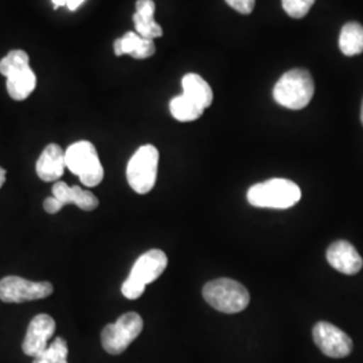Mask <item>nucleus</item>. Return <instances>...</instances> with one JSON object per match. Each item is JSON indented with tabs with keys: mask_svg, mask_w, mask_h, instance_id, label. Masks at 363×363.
I'll return each mask as SVG.
<instances>
[{
	"mask_svg": "<svg viewBox=\"0 0 363 363\" xmlns=\"http://www.w3.org/2000/svg\"><path fill=\"white\" fill-rule=\"evenodd\" d=\"M167 264L169 259L163 250L151 249L136 259L130 276L147 286L163 274L167 268Z\"/></svg>",
	"mask_w": 363,
	"mask_h": 363,
	"instance_id": "9d476101",
	"label": "nucleus"
},
{
	"mask_svg": "<svg viewBox=\"0 0 363 363\" xmlns=\"http://www.w3.org/2000/svg\"><path fill=\"white\" fill-rule=\"evenodd\" d=\"M115 54L117 57L128 54L135 60H145L155 54V43L152 39L140 37L136 31H128L124 37L115 40Z\"/></svg>",
	"mask_w": 363,
	"mask_h": 363,
	"instance_id": "4468645a",
	"label": "nucleus"
},
{
	"mask_svg": "<svg viewBox=\"0 0 363 363\" xmlns=\"http://www.w3.org/2000/svg\"><path fill=\"white\" fill-rule=\"evenodd\" d=\"M312 337L316 346L330 358H345L352 350L351 337L328 322H319L312 330Z\"/></svg>",
	"mask_w": 363,
	"mask_h": 363,
	"instance_id": "6e6552de",
	"label": "nucleus"
},
{
	"mask_svg": "<svg viewBox=\"0 0 363 363\" xmlns=\"http://www.w3.org/2000/svg\"><path fill=\"white\" fill-rule=\"evenodd\" d=\"M327 261L337 269V272L345 274H357L362 269L363 259L358 250L351 245L349 241L340 240L331 244L327 249Z\"/></svg>",
	"mask_w": 363,
	"mask_h": 363,
	"instance_id": "9b49d317",
	"label": "nucleus"
},
{
	"mask_svg": "<svg viewBox=\"0 0 363 363\" xmlns=\"http://www.w3.org/2000/svg\"><path fill=\"white\" fill-rule=\"evenodd\" d=\"M339 49L347 57L363 52V26L357 22L346 23L339 35Z\"/></svg>",
	"mask_w": 363,
	"mask_h": 363,
	"instance_id": "a211bd4d",
	"label": "nucleus"
},
{
	"mask_svg": "<svg viewBox=\"0 0 363 363\" xmlns=\"http://www.w3.org/2000/svg\"><path fill=\"white\" fill-rule=\"evenodd\" d=\"M144 289H145V286L130 276H128V279L121 286V292H123L124 298H130V300L140 298L144 294Z\"/></svg>",
	"mask_w": 363,
	"mask_h": 363,
	"instance_id": "5701e85b",
	"label": "nucleus"
},
{
	"mask_svg": "<svg viewBox=\"0 0 363 363\" xmlns=\"http://www.w3.org/2000/svg\"><path fill=\"white\" fill-rule=\"evenodd\" d=\"M65 169V152L58 144H49L42 151L35 166L37 175L45 182H58Z\"/></svg>",
	"mask_w": 363,
	"mask_h": 363,
	"instance_id": "f8f14e48",
	"label": "nucleus"
},
{
	"mask_svg": "<svg viewBox=\"0 0 363 363\" xmlns=\"http://www.w3.org/2000/svg\"><path fill=\"white\" fill-rule=\"evenodd\" d=\"M237 13L249 15L255 9L256 0H225Z\"/></svg>",
	"mask_w": 363,
	"mask_h": 363,
	"instance_id": "b1692460",
	"label": "nucleus"
},
{
	"mask_svg": "<svg viewBox=\"0 0 363 363\" xmlns=\"http://www.w3.org/2000/svg\"><path fill=\"white\" fill-rule=\"evenodd\" d=\"M35 85H37V77L30 66L9 76L6 82L9 94L16 101L26 100L35 89Z\"/></svg>",
	"mask_w": 363,
	"mask_h": 363,
	"instance_id": "dca6fc26",
	"label": "nucleus"
},
{
	"mask_svg": "<svg viewBox=\"0 0 363 363\" xmlns=\"http://www.w3.org/2000/svg\"><path fill=\"white\" fill-rule=\"evenodd\" d=\"M6 169H3V167H0V189L3 187V184H4V182H6Z\"/></svg>",
	"mask_w": 363,
	"mask_h": 363,
	"instance_id": "bb28decb",
	"label": "nucleus"
},
{
	"mask_svg": "<svg viewBox=\"0 0 363 363\" xmlns=\"http://www.w3.org/2000/svg\"><path fill=\"white\" fill-rule=\"evenodd\" d=\"M183 94L194 100L195 103L201 105L203 109L208 108L213 103V91L208 82L199 74L189 73L182 78Z\"/></svg>",
	"mask_w": 363,
	"mask_h": 363,
	"instance_id": "f3484780",
	"label": "nucleus"
},
{
	"mask_svg": "<svg viewBox=\"0 0 363 363\" xmlns=\"http://www.w3.org/2000/svg\"><path fill=\"white\" fill-rule=\"evenodd\" d=\"M52 196H55L64 206L74 203L85 211H91L99 206V199L93 193L81 189L79 186H69L65 182H55L52 184Z\"/></svg>",
	"mask_w": 363,
	"mask_h": 363,
	"instance_id": "ddd939ff",
	"label": "nucleus"
},
{
	"mask_svg": "<svg viewBox=\"0 0 363 363\" xmlns=\"http://www.w3.org/2000/svg\"><path fill=\"white\" fill-rule=\"evenodd\" d=\"M55 333V322L50 315L39 313L28 325L22 349L28 357L37 358L49 347V340Z\"/></svg>",
	"mask_w": 363,
	"mask_h": 363,
	"instance_id": "1a4fd4ad",
	"label": "nucleus"
},
{
	"mask_svg": "<svg viewBox=\"0 0 363 363\" xmlns=\"http://www.w3.org/2000/svg\"><path fill=\"white\" fill-rule=\"evenodd\" d=\"M143 331V319L136 312L121 315L115 323L105 325L101 343L106 352L118 355L128 349L130 343Z\"/></svg>",
	"mask_w": 363,
	"mask_h": 363,
	"instance_id": "423d86ee",
	"label": "nucleus"
},
{
	"mask_svg": "<svg viewBox=\"0 0 363 363\" xmlns=\"http://www.w3.org/2000/svg\"><path fill=\"white\" fill-rule=\"evenodd\" d=\"M69 349L65 339L55 337L52 345L34 359V363H67Z\"/></svg>",
	"mask_w": 363,
	"mask_h": 363,
	"instance_id": "aec40b11",
	"label": "nucleus"
},
{
	"mask_svg": "<svg viewBox=\"0 0 363 363\" xmlns=\"http://www.w3.org/2000/svg\"><path fill=\"white\" fill-rule=\"evenodd\" d=\"M361 121H362V124H363V103H362V109H361Z\"/></svg>",
	"mask_w": 363,
	"mask_h": 363,
	"instance_id": "cd10ccee",
	"label": "nucleus"
},
{
	"mask_svg": "<svg viewBox=\"0 0 363 363\" xmlns=\"http://www.w3.org/2000/svg\"><path fill=\"white\" fill-rule=\"evenodd\" d=\"M159 152L156 147L147 144L140 147L130 157L127 166V179L132 190L138 194L150 193L156 183Z\"/></svg>",
	"mask_w": 363,
	"mask_h": 363,
	"instance_id": "39448f33",
	"label": "nucleus"
},
{
	"mask_svg": "<svg viewBox=\"0 0 363 363\" xmlns=\"http://www.w3.org/2000/svg\"><path fill=\"white\" fill-rule=\"evenodd\" d=\"M155 3L154 0H138L136 13H133V23L136 33L145 39L159 38L163 35V30L155 22Z\"/></svg>",
	"mask_w": 363,
	"mask_h": 363,
	"instance_id": "2eb2a0df",
	"label": "nucleus"
},
{
	"mask_svg": "<svg viewBox=\"0 0 363 363\" xmlns=\"http://www.w3.org/2000/svg\"><path fill=\"white\" fill-rule=\"evenodd\" d=\"M315 84L306 69H292L283 74L273 88L274 101L284 108L298 111L311 103Z\"/></svg>",
	"mask_w": 363,
	"mask_h": 363,
	"instance_id": "f03ea898",
	"label": "nucleus"
},
{
	"mask_svg": "<svg viewBox=\"0 0 363 363\" xmlns=\"http://www.w3.org/2000/svg\"><path fill=\"white\" fill-rule=\"evenodd\" d=\"M203 298L223 313L244 311L249 306L250 295L245 286L232 279H217L203 286Z\"/></svg>",
	"mask_w": 363,
	"mask_h": 363,
	"instance_id": "20e7f679",
	"label": "nucleus"
},
{
	"mask_svg": "<svg viewBox=\"0 0 363 363\" xmlns=\"http://www.w3.org/2000/svg\"><path fill=\"white\" fill-rule=\"evenodd\" d=\"M54 286L49 281H30L19 276H7L0 280V298L4 303H25L49 298Z\"/></svg>",
	"mask_w": 363,
	"mask_h": 363,
	"instance_id": "0eeeda50",
	"label": "nucleus"
},
{
	"mask_svg": "<svg viewBox=\"0 0 363 363\" xmlns=\"http://www.w3.org/2000/svg\"><path fill=\"white\" fill-rule=\"evenodd\" d=\"M66 167L86 187H96L104 179V169L96 147L86 140L72 144L65 151Z\"/></svg>",
	"mask_w": 363,
	"mask_h": 363,
	"instance_id": "7ed1b4c3",
	"label": "nucleus"
},
{
	"mask_svg": "<svg viewBox=\"0 0 363 363\" xmlns=\"http://www.w3.org/2000/svg\"><path fill=\"white\" fill-rule=\"evenodd\" d=\"M301 198V190L295 182L274 178L253 184L247 191V201L252 206L262 208H292Z\"/></svg>",
	"mask_w": 363,
	"mask_h": 363,
	"instance_id": "f257e3e1",
	"label": "nucleus"
},
{
	"mask_svg": "<svg viewBox=\"0 0 363 363\" xmlns=\"http://www.w3.org/2000/svg\"><path fill=\"white\" fill-rule=\"evenodd\" d=\"M169 112L178 121L189 123L202 116L205 109L201 105L196 104L194 100L187 97L186 94H181L171 100Z\"/></svg>",
	"mask_w": 363,
	"mask_h": 363,
	"instance_id": "6ab92c4d",
	"label": "nucleus"
},
{
	"mask_svg": "<svg viewBox=\"0 0 363 363\" xmlns=\"http://www.w3.org/2000/svg\"><path fill=\"white\" fill-rule=\"evenodd\" d=\"M28 64H30V58L26 52L13 50L0 61V73L7 78L15 72H19L25 67H28L30 66Z\"/></svg>",
	"mask_w": 363,
	"mask_h": 363,
	"instance_id": "412c9836",
	"label": "nucleus"
},
{
	"mask_svg": "<svg viewBox=\"0 0 363 363\" xmlns=\"http://www.w3.org/2000/svg\"><path fill=\"white\" fill-rule=\"evenodd\" d=\"M62 208H64V205H62L55 196H49V198H46L45 202H43V208H45L49 214H57Z\"/></svg>",
	"mask_w": 363,
	"mask_h": 363,
	"instance_id": "393cba45",
	"label": "nucleus"
},
{
	"mask_svg": "<svg viewBox=\"0 0 363 363\" xmlns=\"http://www.w3.org/2000/svg\"><path fill=\"white\" fill-rule=\"evenodd\" d=\"M281 3L291 18L301 19L311 10L315 0H281Z\"/></svg>",
	"mask_w": 363,
	"mask_h": 363,
	"instance_id": "4be33fe9",
	"label": "nucleus"
},
{
	"mask_svg": "<svg viewBox=\"0 0 363 363\" xmlns=\"http://www.w3.org/2000/svg\"><path fill=\"white\" fill-rule=\"evenodd\" d=\"M52 1L55 9L66 6L70 11H74V10H77L78 7H79L85 0H52Z\"/></svg>",
	"mask_w": 363,
	"mask_h": 363,
	"instance_id": "a878e982",
	"label": "nucleus"
}]
</instances>
